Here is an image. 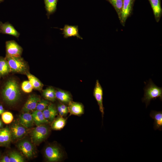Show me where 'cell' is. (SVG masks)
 <instances>
[{
	"label": "cell",
	"instance_id": "14",
	"mask_svg": "<svg viewBox=\"0 0 162 162\" xmlns=\"http://www.w3.org/2000/svg\"><path fill=\"white\" fill-rule=\"evenodd\" d=\"M40 100V98L34 94L31 95L23 107L22 111L24 112H28L35 110L37 104Z\"/></svg>",
	"mask_w": 162,
	"mask_h": 162
},
{
	"label": "cell",
	"instance_id": "6",
	"mask_svg": "<svg viewBox=\"0 0 162 162\" xmlns=\"http://www.w3.org/2000/svg\"><path fill=\"white\" fill-rule=\"evenodd\" d=\"M135 0H123L122 10L119 20L121 24L123 26H125L127 19L132 14Z\"/></svg>",
	"mask_w": 162,
	"mask_h": 162
},
{
	"label": "cell",
	"instance_id": "38",
	"mask_svg": "<svg viewBox=\"0 0 162 162\" xmlns=\"http://www.w3.org/2000/svg\"><path fill=\"white\" fill-rule=\"evenodd\" d=\"M0 33H1L0 28Z\"/></svg>",
	"mask_w": 162,
	"mask_h": 162
},
{
	"label": "cell",
	"instance_id": "28",
	"mask_svg": "<svg viewBox=\"0 0 162 162\" xmlns=\"http://www.w3.org/2000/svg\"><path fill=\"white\" fill-rule=\"evenodd\" d=\"M9 157L10 159V162H23L24 160L22 156L18 153L15 152H10Z\"/></svg>",
	"mask_w": 162,
	"mask_h": 162
},
{
	"label": "cell",
	"instance_id": "2",
	"mask_svg": "<svg viewBox=\"0 0 162 162\" xmlns=\"http://www.w3.org/2000/svg\"><path fill=\"white\" fill-rule=\"evenodd\" d=\"M144 97L142 98V102L146 104V108L152 100L159 98L162 100V88L155 85L151 79L148 81L147 84L144 88Z\"/></svg>",
	"mask_w": 162,
	"mask_h": 162
},
{
	"label": "cell",
	"instance_id": "19",
	"mask_svg": "<svg viewBox=\"0 0 162 162\" xmlns=\"http://www.w3.org/2000/svg\"><path fill=\"white\" fill-rule=\"evenodd\" d=\"M19 123L26 128H30L33 126L34 122L32 114L26 112L21 114L20 116Z\"/></svg>",
	"mask_w": 162,
	"mask_h": 162
},
{
	"label": "cell",
	"instance_id": "11",
	"mask_svg": "<svg viewBox=\"0 0 162 162\" xmlns=\"http://www.w3.org/2000/svg\"><path fill=\"white\" fill-rule=\"evenodd\" d=\"M68 107L70 116H80L84 113V106L81 103L71 100L68 103Z\"/></svg>",
	"mask_w": 162,
	"mask_h": 162
},
{
	"label": "cell",
	"instance_id": "3",
	"mask_svg": "<svg viewBox=\"0 0 162 162\" xmlns=\"http://www.w3.org/2000/svg\"><path fill=\"white\" fill-rule=\"evenodd\" d=\"M10 68L12 72L24 73L27 70V66L22 58L20 57H11L6 56Z\"/></svg>",
	"mask_w": 162,
	"mask_h": 162
},
{
	"label": "cell",
	"instance_id": "1",
	"mask_svg": "<svg viewBox=\"0 0 162 162\" xmlns=\"http://www.w3.org/2000/svg\"><path fill=\"white\" fill-rule=\"evenodd\" d=\"M1 94L3 100L8 105H12L20 98L21 93L16 81L13 79L7 80L3 86Z\"/></svg>",
	"mask_w": 162,
	"mask_h": 162
},
{
	"label": "cell",
	"instance_id": "12",
	"mask_svg": "<svg viewBox=\"0 0 162 162\" xmlns=\"http://www.w3.org/2000/svg\"><path fill=\"white\" fill-rule=\"evenodd\" d=\"M148 0L151 5L155 21L158 22L162 15L161 0Z\"/></svg>",
	"mask_w": 162,
	"mask_h": 162
},
{
	"label": "cell",
	"instance_id": "9",
	"mask_svg": "<svg viewBox=\"0 0 162 162\" xmlns=\"http://www.w3.org/2000/svg\"><path fill=\"white\" fill-rule=\"evenodd\" d=\"M60 29L62 31V34L65 38L75 36L78 38L82 39V38L79 34L77 26L65 25L63 28H60Z\"/></svg>",
	"mask_w": 162,
	"mask_h": 162
},
{
	"label": "cell",
	"instance_id": "23",
	"mask_svg": "<svg viewBox=\"0 0 162 162\" xmlns=\"http://www.w3.org/2000/svg\"><path fill=\"white\" fill-rule=\"evenodd\" d=\"M26 75L33 88L40 91L42 90L44 85L34 75L29 73H26Z\"/></svg>",
	"mask_w": 162,
	"mask_h": 162
},
{
	"label": "cell",
	"instance_id": "37",
	"mask_svg": "<svg viewBox=\"0 0 162 162\" xmlns=\"http://www.w3.org/2000/svg\"><path fill=\"white\" fill-rule=\"evenodd\" d=\"M4 0H0V3L3 2Z\"/></svg>",
	"mask_w": 162,
	"mask_h": 162
},
{
	"label": "cell",
	"instance_id": "16",
	"mask_svg": "<svg viewBox=\"0 0 162 162\" xmlns=\"http://www.w3.org/2000/svg\"><path fill=\"white\" fill-rule=\"evenodd\" d=\"M10 130L12 139H14L21 138L26 133V128L20 124H15L13 125Z\"/></svg>",
	"mask_w": 162,
	"mask_h": 162
},
{
	"label": "cell",
	"instance_id": "17",
	"mask_svg": "<svg viewBox=\"0 0 162 162\" xmlns=\"http://www.w3.org/2000/svg\"><path fill=\"white\" fill-rule=\"evenodd\" d=\"M12 139L10 129L8 127L0 128V146L8 145Z\"/></svg>",
	"mask_w": 162,
	"mask_h": 162
},
{
	"label": "cell",
	"instance_id": "36",
	"mask_svg": "<svg viewBox=\"0 0 162 162\" xmlns=\"http://www.w3.org/2000/svg\"><path fill=\"white\" fill-rule=\"evenodd\" d=\"M3 126V124L2 123L1 121V120L0 119V128H2Z\"/></svg>",
	"mask_w": 162,
	"mask_h": 162
},
{
	"label": "cell",
	"instance_id": "32",
	"mask_svg": "<svg viewBox=\"0 0 162 162\" xmlns=\"http://www.w3.org/2000/svg\"><path fill=\"white\" fill-rule=\"evenodd\" d=\"M60 106L62 109L65 115H66L68 113V106L64 104L61 103L60 104Z\"/></svg>",
	"mask_w": 162,
	"mask_h": 162
},
{
	"label": "cell",
	"instance_id": "29",
	"mask_svg": "<svg viewBox=\"0 0 162 162\" xmlns=\"http://www.w3.org/2000/svg\"><path fill=\"white\" fill-rule=\"evenodd\" d=\"M2 119L5 124H8L12 122L14 117L11 112H5L2 114Z\"/></svg>",
	"mask_w": 162,
	"mask_h": 162
},
{
	"label": "cell",
	"instance_id": "4",
	"mask_svg": "<svg viewBox=\"0 0 162 162\" xmlns=\"http://www.w3.org/2000/svg\"><path fill=\"white\" fill-rule=\"evenodd\" d=\"M45 124L40 125L34 128L31 133V137L35 144H39L44 141L47 137L49 133L48 127Z\"/></svg>",
	"mask_w": 162,
	"mask_h": 162
},
{
	"label": "cell",
	"instance_id": "5",
	"mask_svg": "<svg viewBox=\"0 0 162 162\" xmlns=\"http://www.w3.org/2000/svg\"><path fill=\"white\" fill-rule=\"evenodd\" d=\"M44 154L47 159L50 162L60 161L64 157V154L61 149L55 146H47L44 150Z\"/></svg>",
	"mask_w": 162,
	"mask_h": 162
},
{
	"label": "cell",
	"instance_id": "26",
	"mask_svg": "<svg viewBox=\"0 0 162 162\" xmlns=\"http://www.w3.org/2000/svg\"><path fill=\"white\" fill-rule=\"evenodd\" d=\"M56 92L54 88L50 87L42 90V94L45 99L54 102L56 99Z\"/></svg>",
	"mask_w": 162,
	"mask_h": 162
},
{
	"label": "cell",
	"instance_id": "22",
	"mask_svg": "<svg viewBox=\"0 0 162 162\" xmlns=\"http://www.w3.org/2000/svg\"><path fill=\"white\" fill-rule=\"evenodd\" d=\"M46 15L49 18L56 11L58 0H44Z\"/></svg>",
	"mask_w": 162,
	"mask_h": 162
},
{
	"label": "cell",
	"instance_id": "15",
	"mask_svg": "<svg viewBox=\"0 0 162 162\" xmlns=\"http://www.w3.org/2000/svg\"><path fill=\"white\" fill-rule=\"evenodd\" d=\"M45 118L49 122H52L58 114L56 106L53 104H49L47 107L43 111Z\"/></svg>",
	"mask_w": 162,
	"mask_h": 162
},
{
	"label": "cell",
	"instance_id": "7",
	"mask_svg": "<svg viewBox=\"0 0 162 162\" xmlns=\"http://www.w3.org/2000/svg\"><path fill=\"white\" fill-rule=\"evenodd\" d=\"M6 56L20 57L23 49L15 41L10 40L5 43Z\"/></svg>",
	"mask_w": 162,
	"mask_h": 162
},
{
	"label": "cell",
	"instance_id": "35",
	"mask_svg": "<svg viewBox=\"0 0 162 162\" xmlns=\"http://www.w3.org/2000/svg\"><path fill=\"white\" fill-rule=\"evenodd\" d=\"M4 108L2 105H0V115L4 112Z\"/></svg>",
	"mask_w": 162,
	"mask_h": 162
},
{
	"label": "cell",
	"instance_id": "24",
	"mask_svg": "<svg viewBox=\"0 0 162 162\" xmlns=\"http://www.w3.org/2000/svg\"><path fill=\"white\" fill-rule=\"evenodd\" d=\"M10 70L7 61L5 58L0 57V77L8 74Z\"/></svg>",
	"mask_w": 162,
	"mask_h": 162
},
{
	"label": "cell",
	"instance_id": "13",
	"mask_svg": "<svg viewBox=\"0 0 162 162\" xmlns=\"http://www.w3.org/2000/svg\"><path fill=\"white\" fill-rule=\"evenodd\" d=\"M0 28L1 33L3 34L12 35L17 38L20 36V33L8 22L2 23L0 22Z\"/></svg>",
	"mask_w": 162,
	"mask_h": 162
},
{
	"label": "cell",
	"instance_id": "21",
	"mask_svg": "<svg viewBox=\"0 0 162 162\" xmlns=\"http://www.w3.org/2000/svg\"><path fill=\"white\" fill-rule=\"evenodd\" d=\"M34 123L38 126L47 124L49 122L45 118L43 112L35 110L32 114Z\"/></svg>",
	"mask_w": 162,
	"mask_h": 162
},
{
	"label": "cell",
	"instance_id": "10",
	"mask_svg": "<svg viewBox=\"0 0 162 162\" xmlns=\"http://www.w3.org/2000/svg\"><path fill=\"white\" fill-rule=\"evenodd\" d=\"M18 148L22 153L27 158L32 156L34 153V148L32 144L27 140H23L20 142Z\"/></svg>",
	"mask_w": 162,
	"mask_h": 162
},
{
	"label": "cell",
	"instance_id": "27",
	"mask_svg": "<svg viewBox=\"0 0 162 162\" xmlns=\"http://www.w3.org/2000/svg\"><path fill=\"white\" fill-rule=\"evenodd\" d=\"M112 6L116 11L118 18L120 20L121 17L123 0H106Z\"/></svg>",
	"mask_w": 162,
	"mask_h": 162
},
{
	"label": "cell",
	"instance_id": "34",
	"mask_svg": "<svg viewBox=\"0 0 162 162\" xmlns=\"http://www.w3.org/2000/svg\"><path fill=\"white\" fill-rule=\"evenodd\" d=\"M0 162H10L9 156L5 155L3 156L0 160Z\"/></svg>",
	"mask_w": 162,
	"mask_h": 162
},
{
	"label": "cell",
	"instance_id": "25",
	"mask_svg": "<svg viewBox=\"0 0 162 162\" xmlns=\"http://www.w3.org/2000/svg\"><path fill=\"white\" fill-rule=\"evenodd\" d=\"M66 119L60 116L52 122L51 128L55 130H60L62 129L66 124Z\"/></svg>",
	"mask_w": 162,
	"mask_h": 162
},
{
	"label": "cell",
	"instance_id": "31",
	"mask_svg": "<svg viewBox=\"0 0 162 162\" xmlns=\"http://www.w3.org/2000/svg\"><path fill=\"white\" fill-rule=\"evenodd\" d=\"M49 104L48 101L46 99L40 100L37 104L35 109L36 110L43 112Z\"/></svg>",
	"mask_w": 162,
	"mask_h": 162
},
{
	"label": "cell",
	"instance_id": "8",
	"mask_svg": "<svg viewBox=\"0 0 162 162\" xmlns=\"http://www.w3.org/2000/svg\"><path fill=\"white\" fill-rule=\"evenodd\" d=\"M93 96L97 101L101 113L102 119L104 117V108L103 104V89L98 80H97L93 92Z\"/></svg>",
	"mask_w": 162,
	"mask_h": 162
},
{
	"label": "cell",
	"instance_id": "33",
	"mask_svg": "<svg viewBox=\"0 0 162 162\" xmlns=\"http://www.w3.org/2000/svg\"><path fill=\"white\" fill-rule=\"evenodd\" d=\"M58 113L60 116L63 117L65 116L62 109L61 107L60 104H58L57 108Z\"/></svg>",
	"mask_w": 162,
	"mask_h": 162
},
{
	"label": "cell",
	"instance_id": "18",
	"mask_svg": "<svg viewBox=\"0 0 162 162\" xmlns=\"http://www.w3.org/2000/svg\"><path fill=\"white\" fill-rule=\"evenodd\" d=\"M56 99L59 100L61 103L65 104H68L72 100L71 94L69 92L61 89H58L56 91Z\"/></svg>",
	"mask_w": 162,
	"mask_h": 162
},
{
	"label": "cell",
	"instance_id": "20",
	"mask_svg": "<svg viewBox=\"0 0 162 162\" xmlns=\"http://www.w3.org/2000/svg\"><path fill=\"white\" fill-rule=\"evenodd\" d=\"M150 116L154 119V129L161 131L162 129V111L152 110L150 113Z\"/></svg>",
	"mask_w": 162,
	"mask_h": 162
},
{
	"label": "cell",
	"instance_id": "30",
	"mask_svg": "<svg viewBox=\"0 0 162 162\" xmlns=\"http://www.w3.org/2000/svg\"><path fill=\"white\" fill-rule=\"evenodd\" d=\"M21 88L25 93H28L31 92L33 87L29 81H25L21 84Z\"/></svg>",
	"mask_w": 162,
	"mask_h": 162
}]
</instances>
